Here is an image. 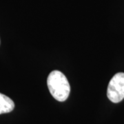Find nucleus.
<instances>
[{"instance_id": "7ed1b4c3", "label": "nucleus", "mask_w": 124, "mask_h": 124, "mask_svg": "<svg viewBox=\"0 0 124 124\" xmlns=\"http://www.w3.org/2000/svg\"><path fill=\"white\" fill-rule=\"evenodd\" d=\"M15 108V103L9 98L0 93V115L8 113L13 110Z\"/></svg>"}, {"instance_id": "f03ea898", "label": "nucleus", "mask_w": 124, "mask_h": 124, "mask_svg": "<svg viewBox=\"0 0 124 124\" xmlns=\"http://www.w3.org/2000/svg\"><path fill=\"white\" fill-rule=\"evenodd\" d=\"M107 96L112 103H119L124 99V73L119 72L109 82Z\"/></svg>"}, {"instance_id": "f257e3e1", "label": "nucleus", "mask_w": 124, "mask_h": 124, "mask_svg": "<svg viewBox=\"0 0 124 124\" xmlns=\"http://www.w3.org/2000/svg\"><path fill=\"white\" fill-rule=\"evenodd\" d=\"M49 91L57 101H66L70 92L69 82L62 72L54 70L49 74L47 79Z\"/></svg>"}]
</instances>
